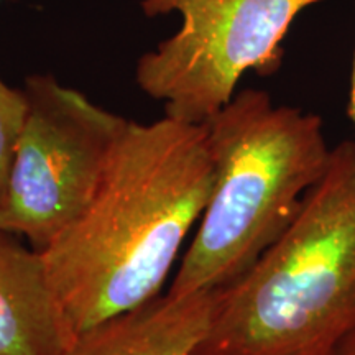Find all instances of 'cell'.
I'll use <instances>...</instances> for the list:
<instances>
[{
    "mask_svg": "<svg viewBox=\"0 0 355 355\" xmlns=\"http://www.w3.org/2000/svg\"><path fill=\"white\" fill-rule=\"evenodd\" d=\"M28 112L0 206V230L44 252L76 222L99 188L127 119L53 76H32Z\"/></svg>",
    "mask_w": 355,
    "mask_h": 355,
    "instance_id": "5b68a950",
    "label": "cell"
},
{
    "mask_svg": "<svg viewBox=\"0 0 355 355\" xmlns=\"http://www.w3.org/2000/svg\"><path fill=\"white\" fill-rule=\"evenodd\" d=\"M349 117L355 127V55L352 66V81H350V96H349ZM355 141V140H354Z\"/></svg>",
    "mask_w": 355,
    "mask_h": 355,
    "instance_id": "9c48e42d",
    "label": "cell"
},
{
    "mask_svg": "<svg viewBox=\"0 0 355 355\" xmlns=\"http://www.w3.org/2000/svg\"><path fill=\"white\" fill-rule=\"evenodd\" d=\"M336 355H355V332H352V334L339 345Z\"/></svg>",
    "mask_w": 355,
    "mask_h": 355,
    "instance_id": "30bf717a",
    "label": "cell"
},
{
    "mask_svg": "<svg viewBox=\"0 0 355 355\" xmlns=\"http://www.w3.org/2000/svg\"><path fill=\"white\" fill-rule=\"evenodd\" d=\"M322 0H141L146 17L183 24L137 63V83L166 117L204 123L232 99L247 71L272 76L296 17Z\"/></svg>",
    "mask_w": 355,
    "mask_h": 355,
    "instance_id": "277c9868",
    "label": "cell"
},
{
    "mask_svg": "<svg viewBox=\"0 0 355 355\" xmlns=\"http://www.w3.org/2000/svg\"><path fill=\"white\" fill-rule=\"evenodd\" d=\"M28 102L24 89H12L0 79V206L7 193L8 173L24 128Z\"/></svg>",
    "mask_w": 355,
    "mask_h": 355,
    "instance_id": "ba28073f",
    "label": "cell"
},
{
    "mask_svg": "<svg viewBox=\"0 0 355 355\" xmlns=\"http://www.w3.org/2000/svg\"><path fill=\"white\" fill-rule=\"evenodd\" d=\"M355 332V141L332 148L319 184L285 230L214 291L191 355H336Z\"/></svg>",
    "mask_w": 355,
    "mask_h": 355,
    "instance_id": "7a4b0ae2",
    "label": "cell"
},
{
    "mask_svg": "<svg viewBox=\"0 0 355 355\" xmlns=\"http://www.w3.org/2000/svg\"><path fill=\"white\" fill-rule=\"evenodd\" d=\"M76 337L42 252L0 230V355H66Z\"/></svg>",
    "mask_w": 355,
    "mask_h": 355,
    "instance_id": "8992f818",
    "label": "cell"
},
{
    "mask_svg": "<svg viewBox=\"0 0 355 355\" xmlns=\"http://www.w3.org/2000/svg\"><path fill=\"white\" fill-rule=\"evenodd\" d=\"M214 184L168 295L216 291L235 282L285 234L319 184L332 148L318 114L243 89L204 122Z\"/></svg>",
    "mask_w": 355,
    "mask_h": 355,
    "instance_id": "3957f363",
    "label": "cell"
},
{
    "mask_svg": "<svg viewBox=\"0 0 355 355\" xmlns=\"http://www.w3.org/2000/svg\"><path fill=\"white\" fill-rule=\"evenodd\" d=\"M214 291L157 296L79 332L66 355H191L209 327Z\"/></svg>",
    "mask_w": 355,
    "mask_h": 355,
    "instance_id": "52a82bcc",
    "label": "cell"
},
{
    "mask_svg": "<svg viewBox=\"0 0 355 355\" xmlns=\"http://www.w3.org/2000/svg\"><path fill=\"white\" fill-rule=\"evenodd\" d=\"M214 175L204 123L127 121L87 209L42 252L76 334L157 298Z\"/></svg>",
    "mask_w": 355,
    "mask_h": 355,
    "instance_id": "6da1fadb",
    "label": "cell"
}]
</instances>
